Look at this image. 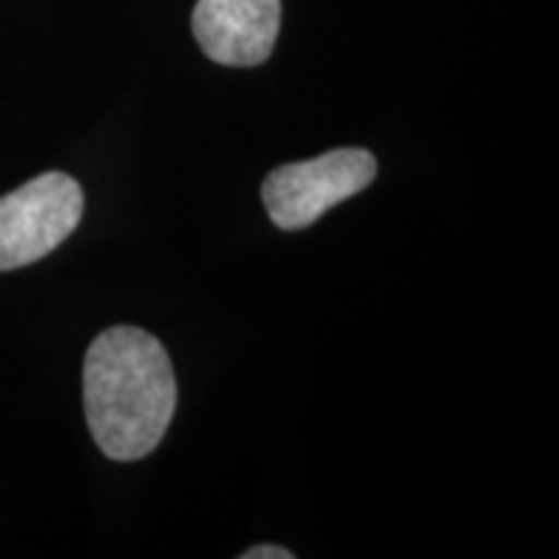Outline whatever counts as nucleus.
I'll list each match as a JSON object with an SVG mask.
<instances>
[{"label": "nucleus", "mask_w": 559, "mask_h": 559, "mask_svg": "<svg viewBox=\"0 0 559 559\" xmlns=\"http://www.w3.org/2000/svg\"><path fill=\"white\" fill-rule=\"evenodd\" d=\"M178 407L171 358L153 333L112 326L84 358V414L109 460L146 457L159 448Z\"/></svg>", "instance_id": "f257e3e1"}, {"label": "nucleus", "mask_w": 559, "mask_h": 559, "mask_svg": "<svg viewBox=\"0 0 559 559\" xmlns=\"http://www.w3.org/2000/svg\"><path fill=\"white\" fill-rule=\"evenodd\" d=\"M377 180V159L360 146H342L318 159L274 168L261 200L280 230H305L333 205L358 197Z\"/></svg>", "instance_id": "f03ea898"}, {"label": "nucleus", "mask_w": 559, "mask_h": 559, "mask_svg": "<svg viewBox=\"0 0 559 559\" xmlns=\"http://www.w3.org/2000/svg\"><path fill=\"white\" fill-rule=\"evenodd\" d=\"M84 193L79 180L44 171L0 197V271H16L50 255L79 227Z\"/></svg>", "instance_id": "7ed1b4c3"}, {"label": "nucleus", "mask_w": 559, "mask_h": 559, "mask_svg": "<svg viewBox=\"0 0 559 559\" xmlns=\"http://www.w3.org/2000/svg\"><path fill=\"white\" fill-rule=\"evenodd\" d=\"M277 35L280 0H197L193 38L221 66H261L274 53Z\"/></svg>", "instance_id": "20e7f679"}, {"label": "nucleus", "mask_w": 559, "mask_h": 559, "mask_svg": "<svg viewBox=\"0 0 559 559\" xmlns=\"http://www.w3.org/2000/svg\"><path fill=\"white\" fill-rule=\"evenodd\" d=\"M293 550H283L277 544H261V547H249L242 559H293Z\"/></svg>", "instance_id": "39448f33"}]
</instances>
